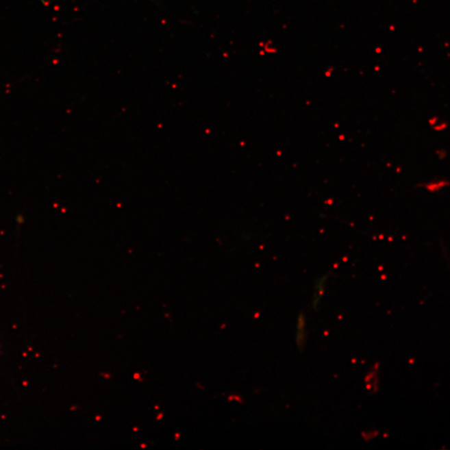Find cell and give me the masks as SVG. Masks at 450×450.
Wrapping results in <instances>:
<instances>
[{
    "instance_id": "1",
    "label": "cell",
    "mask_w": 450,
    "mask_h": 450,
    "mask_svg": "<svg viewBox=\"0 0 450 450\" xmlns=\"http://www.w3.org/2000/svg\"><path fill=\"white\" fill-rule=\"evenodd\" d=\"M307 323L306 317L303 314H300L296 325V344L299 349L305 348L307 341Z\"/></svg>"
},
{
    "instance_id": "2",
    "label": "cell",
    "mask_w": 450,
    "mask_h": 450,
    "mask_svg": "<svg viewBox=\"0 0 450 450\" xmlns=\"http://www.w3.org/2000/svg\"><path fill=\"white\" fill-rule=\"evenodd\" d=\"M379 364L375 365L372 368L369 369L368 374L365 376V386H366L367 390L371 392V394H375L379 388Z\"/></svg>"
},
{
    "instance_id": "3",
    "label": "cell",
    "mask_w": 450,
    "mask_h": 450,
    "mask_svg": "<svg viewBox=\"0 0 450 450\" xmlns=\"http://www.w3.org/2000/svg\"><path fill=\"white\" fill-rule=\"evenodd\" d=\"M325 290V279H321V282L317 283L316 287H315V292L313 299V306L317 308L319 302L322 299L323 295H324Z\"/></svg>"
},
{
    "instance_id": "4",
    "label": "cell",
    "mask_w": 450,
    "mask_h": 450,
    "mask_svg": "<svg viewBox=\"0 0 450 450\" xmlns=\"http://www.w3.org/2000/svg\"><path fill=\"white\" fill-rule=\"evenodd\" d=\"M138 377H140V375H138V374L134 375V378L138 379Z\"/></svg>"
},
{
    "instance_id": "5",
    "label": "cell",
    "mask_w": 450,
    "mask_h": 450,
    "mask_svg": "<svg viewBox=\"0 0 450 450\" xmlns=\"http://www.w3.org/2000/svg\"><path fill=\"white\" fill-rule=\"evenodd\" d=\"M162 416H163V414H160V415H159V417H158V419L162 418Z\"/></svg>"
}]
</instances>
